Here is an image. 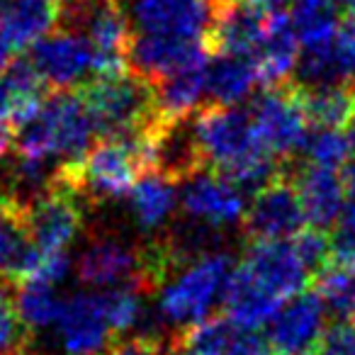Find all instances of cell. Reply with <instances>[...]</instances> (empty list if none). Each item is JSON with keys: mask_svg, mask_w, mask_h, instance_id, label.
Here are the masks:
<instances>
[{"mask_svg": "<svg viewBox=\"0 0 355 355\" xmlns=\"http://www.w3.org/2000/svg\"><path fill=\"white\" fill-rule=\"evenodd\" d=\"M93 137L98 132L78 93L54 90L35 114L15 127V151L27 161L73 166L93 148Z\"/></svg>", "mask_w": 355, "mask_h": 355, "instance_id": "obj_1", "label": "cell"}, {"mask_svg": "<svg viewBox=\"0 0 355 355\" xmlns=\"http://www.w3.org/2000/svg\"><path fill=\"white\" fill-rule=\"evenodd\" d=\"M234 261L229 253H198L183 261L173 275L161 285L158 295V316L173 331H183L200 321L214 316V306L224 300Z\"/></svg>", "mask_w": 355, "mask_h": 355, "instance_id": "obj_2", "label": "cell"}, {"mask_svg": "<svg viewBox=\"0 0 355 355\" xmlns=\"http://www.w3.org/2000/svg\"><path fill=\"white\" fill-rule=\"evenodd\" d=\"M76 93L88 107L100 139L132 137L156 119V85L134 71L93 78Z\"/></svg>", "mask_w": 355, "mask_h": 355, "instance_id": "obj_3", "label": "cell"}, {"mask_svg": "<svg viewBox=\"0 0 355 355\" xmlns=\"http://www.w3.org/2000/svg\"><path fill=\"white\" fill-rule=\"evenodd\" d=\"M64 27L88 40L93 49V78L132 71L129 46L134 30L127 0H69Z\"/></svg>", "mask_w": 355, "mask_h": 355, "instance_id": "obj_4", "label": "cell"}, {"mask_svg": "<svg viewBox=\"0 0 355 355\" xmlns=\"http://www.w3.org/2000/svg\"><path fill=\"white\" fill-rule=\"evenodd\" d=\"M78 183L90 205L129 198L137 180L148 173L144 148L134 137L100 139L85 158L76 163Z\"/></svg>", "mask_w": 355, "mask_h": 355, "instance_id": "obj_5", "label": "cell"}, {"mask_svg": "<svg viewBox=\"0 0 355 355\" xmlns=\"http://www.w3.org/2000/svg\"><path fill=\"white\" fill-rule=\"evenodd\" d=\"M248 110L268 151L282 163L295 161L311 132L295 80L266 88Z\"/></svg>", "mask_w": 355, "mask_h": 355, "instance_id": "obj_6", "label": "cell"}, {"mask_svg": "<svg viewBox=\"0 0 355 355\" xmlns=\"http://www.w3.org/2000/svg\"><path fill=\"white\" fill-rule=\"evenodd\" d=\"M309 224H306L304 207L287 173V166L272 183L253 195V202L248 205L241 222V232L248 243L292 241Z\"/></svg>", "mask_w": 355, "mask_h": 355, "instance_id": "obj_7", "label": "cell"}, {"mask_svg": "<svg viewBox=\"0 0 355 355\" xmlns=\"http://www.w3.org/2000/svg\"><path fill=\"white\" fill-rule=\"evenodd\" d=\"M236 268L258 290H263L280 304L304 292V287H309V282L314 280L292 241L248 243Z\"/></svg>", "mask_w": 355, "mask_h": 355, "instance_id": "obj_8", "label": "cell"}, {"mask_svg": "<svg viewBox=\"0 0 355 355\" xmlns=\"http://www.w3.org/2000/svg\"><path fill=\"white\" fill-rule=\"evenodd\" d=\"M272 17L275 15L261 10L251 0H212V20L205 32L207 54L253 59Z\"/></svg>", "mask_w": 355, "mask_h": 355, "instance_id": "obj_9", "label": "cell"}, {"mask_svg": "<svg viewBox=\"0 0 355 355\" xmlns=\"http://www.w3.org/2000/svg\"><path fill=\"white\" fill-rule=\"evenodd\" d=\"M76 272L88 287H139L144 292L141 246H132L112 234H95L85 243Z\"/></svg>", "mask_w": 355, "mask_h": 355, "instance_id": "obj_10", "label": "cell"}, {"mask_svg": "<svg viewBox=\"0 0 355 355\" xmlns=\"http://www.w3.org/2000/svg\"><path fill=\"white\" fill-rule=\"evenodd\" d=\"M180 207L209 229L241 224L248 209L241 190L212 168H202L180 183Z\"/></svg>", "mask_w": 355, "mask_h": 355, "instance_id": "obj_11", "label": "cell"}, {"mask_svg": "<svg viewBox=\"0 0 355 355\" xmlns=\"http://www.w3.org/2000/svg\"><path fill=\"white\" fill-rule=\"evenodd\" d=\"M326 302L314 290H304L287 300L270 321V340L277 355H309L316 353L326 334Z\"/></svg>", "mask_w": 355, "mask_h": 355, "instance_id": "obj_12", "label": "cell"}, {"mask_svg": "<svg viewBox=\"0 0 355 355\" xmlns=\"http://www.w3.org/2000/svg\"><path fill=\"white\" fill-rule=\"evenodd\" d=\"M54 329L64 355H100L114 343L103 295L98 292H80L69 297Z\"/></svg>", "mask_w": 355, "mask_h": 355, "instance_id": "obj_13", "label": "cell"}, {"mask_svg": "<svg viewBox=\"0 0 355 355\" xmlns=\"http://www.w3.org/2000/svg\"><path fill=\"white\" fill-rule=\"evenodd\" d=\"M30 64L51 90H69L88 71L93 73V49L83 35L59 27L32 46Z\"/></svg>", "mask_w": 355, "mask_h": 355, "instance_id": "obj_14", "label": "cell"}, {"mask_svg": "<svg viewBox=\"0 0 355 355\" xmlns=\"http://www.w3.org/2000/svg\"><path fill=\"white\" fill-rule=\"evenodd\" d=\"M207 56L205 40H188L158 32H139L129 46V69L151 83L188 66L202 64Z\"/></svg>", "mask_w": 355, "mask_h": 355, "instance_id": "obj_15", "label": "cell"}, {"mask_svg": "<svg viewBox=\"0 0 355 355\" xmlns=\"http://www.w3.org/2000/svg\"><path fill=\"white\" fill-rule=\"evenodd\" d=\"M287 173L297 188L302 207H304L306 224L321 229V232L334 227L336 217L340 214L345 198H348V185H345L343 175L338 171L311 166L304 161H300V166H295V161L287 163Z\"/></svg>", "mask_w": 355, "mask_h": 355, "instance_id": "obj_16", "label": "cell"}, {"mask_svg": "<svg viewBox=\"0 0 355 355\" xmlns=\"http://www.w3.org/2000/svg\"><path fill=\"white\" fill-rule=\"evenodd\" d=\"M64 0H0V37L20 54L64 27Z\"/></svg>", "mask_w": 355, "mask_h": 355, "instance_id": "obj_17", "label": "cell"}, {"mask_svg": "<svg viewBox=\"0 0 355 355\" xmlns=\"http://www.w3.org/2000/svg\"><path fill=\"white\" fill-rule=\"evenodd\" d=\"M132 17L141 32L205 40L212 20V0H137Z\"/></svg>", "mask_w": 355, "mask_h": 355, "instance_id": "obj_18", "label": "cell"}, {"mask_svg": "<svg viewBox=\"0 0 355 355\" xmlns=\"http://www.w3.org/2000/svg\"><path fill=\"white\" fill-rule=\"evenodd\" d=\"M156 117L166 124H183L193 112L202 95H207V61L188 66L183 71L156 80Z\"/></svg>", "mask_w": 355, "mask_h": 355, "instance_id": "obj_19", "label": "cell"}, {"mask_svg": "<svg viewBox=\"0 0 355 355\" xmlns=\"http://www.w3.org/2000/svg\"><path fill=\"white\" fill-rule=\"evenodd\" d=\"M49 85L42 80L30 59H17L0 71V119L12 127L25 122L46 100Z\"/></svg>", "mask_w": 355, "mask_h": 355, "instance_id": "obj_20", "label": "cell"}, {"mask_svg": "<svg viewBox=\"0 0 355 355\" xmlns=\"http://www.w3.org/2000/svg\"><path fill=\"white\" fill-rule=\"evenodd\" d=\"M300 49L302 44L297 40L295 30H292L287 12L272 17L266 40L253 54V64H256L261 83L266 88L290 83V73L300 64Z\"/></svg>", "mask_w": 355, "mask_h": 355, "instance_id": "obj_21", "label": "cell"}, {"mask_svg": "<svg viewBox=\"0 0 355 355\" xmlns=\"http://www.w3.org/2000/svg\"><path fill=\"white\" fill-rule=\"evenodd\" d=\"M297 83V80H295ZM300 100L311 129H345L355 117V80L334 85H300Z\"/></svg>", "mask_w": 355, "mask_h": 355, "instance_id": "obj_22", "label": "cell"}, {"mask_svg": "<svg viewBox=\"0 0 355 355\" xmlns=\"http://www.w3.org/2000/svg\"><path fill=\"white\" fill-rule=\"evenodd\" d=\"M129 209L144 232H158L178 205V183L158 171L144 173L129 193Z\"/></svg>", "mask_w": 355, "mask_h": 355, "instance_id": "obj_23", "label": "cell"}, {"mask_svg": "<svg viewBox=\"0 0 355 355\" xmlns=\"http://www.w3.org/2000/svg\"><path fill=\"white\" fill-rule=\"evenodd\" d=\"M261 83L253 59L248 56H214L207 64V98L214 105L236 107Z\"/></svg>", "mask_w": 355, "mask_h": 355, "instance_id": "obj_24", "label": "cell"}, {"mask_svg": "<svg viewBox=\"0 0 355 355\" xmlns=\"http://www.w3.org/2000/svg\"><path fill=\"white\" fill-rule=\"evenodd\" d=\"M287 17L302 49L329 44L338 37V6L334 0H290Z\"/></svg>", "mask_w": 355, "mask_h": 355, "instance_id": "obj_25", "label": "cell"}, {"mask_svg": "<svg viewBox=\"0 0 355 355\" xmlns=\"http://www.w3.org/2000/svg\"><path fill=\"white\" fill-rule=\"evenodd\" d=\"M236 326L227 316H209L200 324L168 336L171 355H227Z\"/></svg>", "mask_w": 355, "mask_h": 355, "instance_id": "obj_26", "label": "cell"}, {"mask_svg": "<svg viewBox=\"0 0 355 355\" xmlns=\"http://www.w3.org/2000/svg\"><path fill=\"white\" fill-rule=\"evenodd\" d=\"M30 243L27 202L17 193L0 195V277L6 280L15 258Z\"/></svg>", "mask_w": 355, "mask_h": 355, "instance_id": "obj_27", "label": "cell"}, {"mask_svg": "<svg viewBox=\"0 0 355 355\" xmlns=\"http://www.w3.org/2000/svg\"><path fill=\"white\" fill-rule=\"evenodd\" d=\"M15 304L22 324L30 334L42 329H51L64 311V302L56 297L54 285L44 282H22L15 285Z\"/></svg>", "mask_w": 355, "mask_h": 355, "instance_id": "obj_28", "label": "cell"}, {"mask_svg": "<svg viewBox=\"0 0 355 355\" xmlns=\"http://www.w3.org/2000/svg\"><path fill=\"white\" fill-rule=\"evenodd\" d=\"M316 292L324 297L326 309L340 321L355 324V263L329 266L316 275Z\"/></svg>", "mask_w": 355, "mask_h": 355, "instance_id": "obj_29", "label": "cell"}, {"mask_svg": "<svg viewBox=\"0 0 355 355\" xmlns=\"http://www.w3.org/2000/svg\"><path fill=\"white\" fill-rule=\"evenodd\" d=\"M350 153H353V144L343 132H338V129H311L304 146H302V156H304L302 161L338 171V168L348 166Z\"/></svg>", "mask_w": 355, "mask_h": 355, "instance_id": "obj_30", "label": "cell"}, {"mask_svg": "<svg viewBox=\"0 0 355 355\" xmlns=\"http://www.w3.org/2000/svg\"><path fill=\"white\" fill-rule=\"evenodd\" d=\"M144 292L139 287H114L103 292L105 314L114 336H124L144 316Z\"/></svg>", "mask_w": 355, "mask_h": 355, "instance_id": "obj_31", "label": "cell"}, {"mask_svg": "<svg viewBox=\"0 0 355 355\" xmlns=\"http://www.w3.org/2000/svg\"><path fill=\"white\" fill-rule=\"evenodd\" d=\"M10 287L15 285L0 277V355L25 353L27 340L32 338V334L17 314L15 295H12Z\"/></svg>", "mask_w": 355, "mask_h": 355, "instance_id": "obj_32", "label": "cell"}, {"mask_svg": "<svg viewBox=\"0 0 355 355\" xmlns=\"http://www.w3.org/2000/svg\"><path fill=\"white\" fill-rule=\"evenodd\" d=\"M331 266L355 263V193H348L340 214L331 227Z\"/></svg>", "mask_w": 355, "mask_h": 355, "instance_id": "obj_33", "label": "cell"}, {"mask_svg": "<svg viewBox=\"0 0 355 355\" xmlns=\"http://www.w3.org/2000/svg\"><path fill=\"white\" fill-rule=\"evenodd\" d=\"M292 243H295L297 253H300V258L314 277L331 266V241L321 229L306 227L304 232L292 239Z\"/></svg>", "mask_w": 355, "mask_h": 355, "instance_id": "obj_34", "label": "cell"}, {"mask_svg": "<svg viewBox=\"0 0 355 355\" xmlns=\"http://www.w3.org/2000/svg\"><path fill=\"white\" fill-rule=\"evenodd\" d=\"M100 355H171V345L168 338H161L156 334H141L114 340Z\"/></svg>", "mask_w": 355, "mask_h": 355, "instance_id": "obj_35", "label": "cell"}, {"mask_svg": "<svg viewBox=\"0 0 355 355\" xmlns=\"http://www.w3.org/2000/svg\"><path fill=\"white\" fill-rule=\"evenodd\" d=\"M316 355H355V324L338 321L329 326L316 348Z\"/></svg>", "mask_w": 355, "mask_h": 355, "instance_id": "obj_36", "label": "cell"}, {"mask_svg": "<svg viewBox=\"0 0 355 355\" xmlns=\"http://www.w3.org/2000/svg\"><path fill=\"white\" fill-rule=\"evenodd\" d=\"M227 355H277V353L272 350L270 340L258 334V331H241L239 336H234Z\"/></svg>", "mask_w": 355, "mask_h": 355, "instance_id": "obj_37", "label": "cell"}, {"mask_svg": "<svg viewBox=\"0 0 355 355\" xmlns=\"http://www.w3.org/2000/svg\"><path fill=\"white\" fill-rule=\"evenodd\" d=\"M338 44H340V49H343L345 59H348L350 71H353V76H355V10H350L348 15H345V22L338 32Z\"/></svg>", "mask_w": 355, "mask_h": 355, "instance_id": "obj_38", "label": "cell"}, {"mask_svg": "<svg viewBox=\"0 0 355 355\" xmlns=\"http://www.w3.org/2000/svg\"><path fill=\"white\" fill-rule=\"evenodd\" d=\"M15 148V127L0 119V158H6Z\"/></svg>", "mask_w": 355, "mask_h": 355, "instance_id": "obj_39", "label": "cell"}, {"mask_svg": "<svg viewBox=\"0 0 355 355\" xmlns=\"http://www.w3.org/2000/svg\"><path fill=\"white\" fill-rule=\"evenodd\" d=\"M12 64V49L6 44V40L0 37V71H6Z\"/></svg>", "mask_w": 355, "mask_h": 355, "instance_id": "obj_40", "label": "cell"}, {"mask_svg": "<svg viewBox=\"0 0 355 355\" xmlns=\"http://www.w3.org/2000/svg\"><path fill=\"white\" fill-rule=\"evenodd\" d=\"M336 6L338 8H343L345 12H350V10H355V0H334Z\"/></svg>", "mask_w": 355, "mask_h": 355, "instance_id": "obj_41", "label": "cell"}, {"mask_svg": "<svg viewBox=\"0 0 355 355\" xmlns=\"http://www.w3.org/2000/svg\"><path fill=\"white\" fill-rule=\"evenodd\" d=\"M350 134H348V139H350V144H353V151H355V117H353V122H350Z\"/></svg>", "mask_w": 355, "mask_h": 355, "instance_id": "obj_42", "label": "cell"}, {"mask_svg": "<svg viewBox=\"0 0 355 355\" xmlns=\"http://www.w3.org/2000/svg\"><path fill=\"white\" fill-rule=\"evenodd\" d=\"M20 355H37V353H32V350H25V353H20Z\"/></svg>", "mask_w": 355, "mask_h": 355, "instance_id": "obj_43", "label": "cell"}, {"mask_svg": "<svg viewBox=\"0 0 355 355\" xmlns=\"http://www.w3.org/2000/svg\"><path fill=\"white\" fill-rule=\"evenodd\" d=\"M309 355H316V353H309Z\"/></svg>", "mask_w": 355, "mask_h": 355, "instance_id": "obj_44", "label": "cell"}, {"mask_svg": "<svg viewBox=\"0 0 355 355\" xmlns=\"http://www.w3.org/2000/svg\"><path fill=\"white\" fill-rule=\"evenodd\" d=\"M64 3H69V0H64Z\"/></svg>", "mask_w": 355, "mask_h": 355, "instance_id": "obj_45", "label": "cell"}]
</instances>
